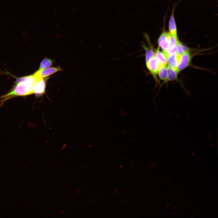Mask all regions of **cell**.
<instances>
[{
  "instance_id": "cell-1",
  "label": "cell",
  "mask_w": 218,
  "mask_h": 218,
  "mask_svg": "<svg viewBox=\"0 0 218 218\" xmlns=\"http://www.w3.org/2000/svg\"><path fill=\"white\" fill-rule=\"evenodd\" d=\"M39 78L32 74L16 78L15 85L6 94L0 96V108L7 101L16 97L33 94V88Z\"/></svg>"
},
{
  "instance_id": "cell-2",
  "label": "cell",
  "mask_w": 218,
  "mask_h": 218,
  "mask_svg": "<svg viewBox=\"0 0 218 218\" xmlns=\"http://www.w3.org/2000/svg\"><path fill=\"white\" fill-rule=\"evenodd\" d=\"M62 70L60 66L49 67L42 70H38L34 74L38 78H48V76Z\"/></svg>"
},
{
  "instance_id": "cell-3",
  "label": "cell",
  "mask_w": 218,
  "mask_h": 218,
  "mask_svg": "<svg viewBox=\"0 0 218 218\" xmlns=\"http://www.w3.org/2000/svg\"><path fill=\"white\" fill-rule=\"evenodd\" d=\"M162 65L155 55L146 65L150 73L156 78V75Z\"/></svg>"
},
{
  "instance_id": "cell-4",
  "label": "cell",
  "mask_w": 218,
  "mask_h": 218,
  "mask_svg": "<svg viewBox=\"0 0 218 218\" xmlns=\"http://www.w3.org/2000/svg\"><path fill=\"white\" fill-rule=\"evenodd\" d=\"M47 78H39L36 81L33 88V94L39 96L45 93Z\"/></svg>"
},
{
  "instance_id": "cell-5",
  "label": "cell",
  "mask_w": 218,
  "mask_h": 218,
  "mask_svg": "<svg viewBox=\"0 0 218 218\" xmlns=\"http://www.w3.org/2000/svg\"><path fill=\"white\" fill-rule=\"evenodd\" d=\"M180 41L178 38H175L170 34L169 44L167 50L163 52L167 57V56L176 53L177 50V46Z\"/></svg>"
},
{
  "instance_id": "cell-6",
  "label": "cell",
  "mask_w": 218,
  "mask_h": 218,
  "mask_svg": "<svg viewBox=\"0 0 218 218\" xmlns=\"http://www.w3.org/2000/svg\"><path fill=\"white\" fill-rule=\"evenodd\" d=\"M170 33L166 31H163L160 35L158 43L159 48L165 51L167 49L169 44Z\"/></svg>"
},
{
  "instance_id": "cell-7",
  "label": "cell",
  "mask_w": 218,
  "mask_h": 218,
  "mask_svg": "<svg viewBox=\"0 0 218 218\" xmlns=\"http://www.w3.org/2000/svg\"><path fill=\"white\" fill-rule=\"evenodd\" d=\"M191 58V55L189 51L181 55L177 68V70L179 72L185 69L189 65Z\"/></svg>"
},
{
  "instance_id": "cell-8",
  "label": "cell",
  "mask_w": 218,
  "mask_h": 218,
  "mask_svg": "<svg viewBox=\"0 0 218 218\" xmlns=\"http://www.w3.org/2000/svg\"><path fill=\"white\" fill-rule=\"evenodd\" d=\"M181 55L175 53L167 56L166 58L169 66L177 70V68Z\"/></svg>"
},
{
  "instance_id": "cell-9",
  "label": "cell",
  "mask_w": 218,
  "mask_h": 218,
  "mask_svg": "<svg viewBox=\"0 0 218 218\" xmlns=\"http://www.w3.org/2000/svg\"><path fill=\"white\" fill-rule=\"evenodd\" d=\"M169 33L175 38H177V28L174 17V9H173L169 22Z\"/></svg>"
},
{
  "instance_id": "cell-10",
  "label": "cell",
  "mask_w": 218,
  "mask_h": 218,
  "mask_svg": "<svg viewBox=\"0 0 218 218\" xmlns=\"http://www.w3.org/2000/svg\"><path fill=\"white\" fill-rule=\"evenodd\" d=\"M155 55L162 64L167 66V63L166 57L163 52L160 51L159 47L155 51Z\"/></svg>"
},
{
  "instance_id": "cell-11",
  "label": "cell",
  "mask_w": 218,
  "mask_h": 218,
  "mask_svg": "<svg viewBox=\"0 0 218 218\" xmlns=\"http://www.w3.org/2000/svg\"><path fill=\"white\" fill-rule=\"evenodd\" d=\"M160 78L164 81L168 79V71L167 66L162 65L159 70L158 74Z\"/></svg>"
},
{
  "instance_id": "cell-12",
  "label": "cell",
  "mask_w": 218,
  "mask_h": 218,
  "mask_svg": "<svg viewBox=\"0 0 218 218\" xmlns=\"http://www.w3.org/2000/svg\"><path fill=\"white\" fill-rule=\"evenodd\" d=\"M142 46L145 51V62L146 65L151 59L155 55V52L152 48H147L145 45H143Z\"/></svg>"
},
{
  "instance_id": "cell-13",
  "label": "cell",
  "mask_w": 218,
  "mask_h": 218,
  "mask_svg": "<svg viewBox=\"0 0 218 218\" xmlns=\"http://www.w3.org/2000/svg\"><path fill=\"white\" fill-rule=\"evenodd\" d=\"M54 63L53 60L48 58H45L41 62L38 70H42L51 67Z\"/></svg>"
},
{
  "instance_id": "cell-14",
  "label": "cell",
  "mask_w": 218,
  "mask_h": 218,
  "mask_svg": "<svg viewBox=\"0 0 218 218\" xmlns=\"http://www.w3.org/2000/svg\"><path fill=\"white\" fill-rule=\"evenodd\" d=\"M168 71V81L174 80L177 78L179 71L177 70L174 69L169 66L167 67Z\"/></svg>"
},
{
  "instance_id": "cell-15",
  "label": "cell",
  "mask_w": 218,
  "mask_h": 218,
  "mask_svg": "<svg viewBox=\"0 0 218 218\" xmlns=\"http://www.w3.org/2000/svg\"><path fill=\"white\" fill-rule=\"evenodd\" d=\"M189 49L187 47L181 44L180 42L177 46V49L176 53L181 55L189 51Z\"/></svg>"
}]
</instances>
